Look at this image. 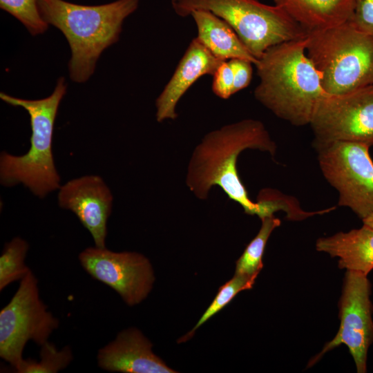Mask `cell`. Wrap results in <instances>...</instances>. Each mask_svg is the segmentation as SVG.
Listing matches in <instances>:
<instances>
[{"label": "cell", "instance_id": "obj_2", "mask_svg": "<svg viewBox=\"0 0 373 373\" xmlns=\"http://www.w3.org/2000/svg\"><path fill=\"white\" fill-rule=\"evenodd\" d=\"M306 37L274 45L255 64L260 82L255 98L291 124H309L320 100L327 94L321 74L307 57Z\"/></svg>", "mask_w": 373, "mask_h": 373}, {"label": "cell", "instance_id": "obj_3", "mask_svg": "<svg viewBox=\"0 0 373 373\" xmlns=\"http://www.w3.org/2000/svg\"><path fill=\"white\" fill-rule=\"evenodd\" d=\"M139 0H117L85 6L64 0H38L42 19L59 29L69 44L71 80L84 83L93 74L103 51L116 43L125 19L134 12Z\"/></svg>", "mask_w": 373, "mask_h": 373}, {"label": "cell", "instance_id": "obj_9", "mask_svg": "<svg viewBox=\"0 0 373 373\" xmlns=\"http://www.w3.org/2000/svg\"><path fill=\"white\" fill-rule=\"evenodd\" d=\"M314 146L336 141L373 144V85L341 94H326L311 122Z\"/></svg>", "mask_w": 373, "mask_h": 373}, {"label": "cell", "instance_id": "obj_18", "mask_svg": "<svg viewBox=\"0 0 373 373\" xmlns=\"http://www.w3.org/2000/svg\"><path fill=\"white\" fill-rule=\"evenodd\" d=\"M262 225L255 238L248 244L236 262V274H259L263 267L262 256L268 238L272 231L280 225V219L274 216L262 220Z\"/></svg>", "mask_w": 373, "mask_h": 373}, {"label": "cell", "instance_id": "obj_26", "mask_svg": "<svg viewBox=\"0 0 373 373\" xmlns=\"http://www.w3.org/2000/svg\"><path fill=\"white\" fill-rule=\"evenodd\" d=\"M363 223L373 227V213L362 220Z\"/></svg>", "mask_w": 373, "mask_h": 373}, {"label": "cell", "instance_id": "obj_10", "mask_svg": "<svg viewBox=\"0 0 373 373\" xmlns=\"http://www.w3.org/2000/svg\"><path fill=\"white\" fill-rule=\"evenodd\" d=\"M371 283L367 275L347 271L339 301L341 324L334 338L308 363L310 367L327 352L345 345L358 373L367 370V351L373 343V307L370 300Z\"/></svg>", "mask_w": 373, "mask_h": 373}, {"label": "cell", "instance_id": "obj_7", "mask_svg": "<svg viewBox=\"0 0 373 373\" xmlns=\"http://www.w3.org/2000/svg\"><path fill=\"white\" fill-rule=\"evenodd\" d=\"M368 142L336 141L315 146L321 171L338 192V206L361 220L373 213V161Z\"/></svg>", "mask_w": 373, "mask_h": 373}, {"label": "cell", "instance_id": "obj_4", "mask_svg": "<svg viewBox=\"0 0 373 373\" xmlns=\"http://www.w3.org/2000/svg\"><path fill=\"white\" fill-rule=\"evenodd\" d=\"M66 90V79L60 77L51 95L43 99H25L0 93L4 102L27 111L32 131L30 146L26 153L14 155L1 153V184L10 187L22 184L39 198L60 188V177L52 153V137L59 106Z\"/></svg>", "mask_w": 373, "mask_h": 373}, {"label": "cell", "instance_id": "obj_12", "mask_svg": "<svg viewBox=\"0 0 373 373\" xmlns=\"http://www.w3.org/2000/svg\"><path fill=\"white\" fill-rule=\"evenodd\" d=\"M113 197L104 180L96 175L68 181L59 189V206L71 211L89 231L97 247H106L107 222Z\"/></svg>", "mask_w": 373, "mask_h": 373}, {"label": "cell", "instance_id": "obj_5", "mask_svg": "<svg viewBox=\"0 0 373 373\" xmlns=\"http://www.w3.org/2000/svg\"><path fill=\"white\" fill-rule=\"evenodd\" d=\"M305 51L327 94L373 85V36L350 22L307 32Z\"/></svg>", "mask_w": 373, "mask_h": 373}, {"label": "cell", "instance_id": "obj_22", "mask_svg": "<svg viewBox=\"0 0 373 373\" xmlns=\"http://www.w3.org/2000/svg\"><path fill=\"white\" fill-rule=\"evenodd\" d=\"M0 8L19 21L32 36L43 34L48 28L40 15L38 0H0Z\"/></svg>", "mask_w": 373, "mask_h": 373}, {"label": "cell", "instance_id": "obj_25", "mask_svg": "<svg viewBox=\"0 0 373 373\" xmlns=\"http://www.w3.org/2000/svg\"><path fill=\"white\" fill-rule=\"evenodd\" d=\"M229 64L233 75V93L245 88L249 86L252 77V66L254 64L247 59L235 58L229 60Z\"/></svg>", "mask_w": 373, "mask_h": 373}, {"label": "cell", "instance_id": "obj_16", "mask_svg": "<svg viewBox=\"0 0 373 373\" xmlns=\"http://www.w3.org/2000/svg\"><path fill=\"white\" fill-rule=\"evenodd\" d=\"M307 32L347 22L354 0H274Z\"/></svg>", "mask_w": 373, "mask_h": 373}, {"label": "cell", "instance_id": "obj_11", "mask_svg": "<svg viewBox=\"0 0 373 373\" xmlns=\"http://www.w3.org/2000/svg\"><path fill=\"white\" fill-rule=\"evenodd\" d=\"M78 258L93 278L115 290L129 306L140 303L152 289L153 269L141 254L115 252L95 246L83 250Z\"/></svg>", "mask_w": 373, "mask_h": 373}, {"label": "cell", "instance_id": "obj_6", "mask_svg": "<svg viewBox=\"0 0 373 373\" xmlns=\"http://www.w3.org/2000/svg\"><path fill=\"white\" fill-rule=\"evenodd\" d=\"M171 4L182 17L196 10H205L221 18L257 59L274 45L307 35L305 30L282 8L258 0H171Z\"/></svg>", "mask_w": 373, "mask_h": 373}, {"label": "cell", "instance_id": "obj_8", "mask_svg": "<svg viewBox=\"0 0 373 373\" xmlns=\"http://www.w3.org/2000/svg\"><path fill=\"white\" fill-rule=\"evenodd\" d=\"M58 327L59 321L40 298L38 280L30 270L0 312L1 358L15 369L29 341L41 346Z\"/></svg>", "mask_w": 373, "mask_h": 373}, {"label": "cell", "instance_id": "obj_23", "mask_svg": "<svg viewBox=\"0 0 373 373\" xmlns=\"http://www.w3.org/2000/svg\"><path fill=\"white\" fill-rule=\"evenodd\" d=\"M348 22L358 30L373 36V0H354Z\"/></svg>", "mask_w": 373, "mask_h": 373}, {"label": "cell", "instance_id": "obj_1", "mask_svg": "<svg viewBox=\"0 0 373 373\" xmlns=\"http://www.w3.org/2000/svg\"><path fill=\"white\" fill-rule=\"evenodd\" d=\"M248 149L268 152L272 157L276 153L275 142L259 120L246 119L208 133L193 152L186 184L200 200L207 199L211 187L218 186L245 213L262 220L276 210L269 198L258 197L257 202H252L239 177L238 157Z\"/></svg>", "mask_w": 373, "mask_h": 373}, {"label": "cell", "instance_id": "obj_17", "mask_svg": "<svg viewBox=\"0 0 373 373\" xmlns=\"http://www.w3.org/2000/svg\"><path fill=\"white\" fill-rule=\"evenodd\" d=\"M190 16L197 28L195 37L215 57L222 61L241 58L256 64L258 59L225 21L205 10H194Z\"/></svg>", "mask_w": 373, "mask_h": 373}, {"label": "cell", "instance_id": "obj_24", "mask_svg": "<svg viewBox=\"0 0 373 373\" xmlns=\"http://www.w3.org/2000/svg\"><path fill=\"white\" fill-rule=\"evenodd\" d=\"M233 75L228 61H222L213 75L212 91L218 97L227 99L233 93Z\"/></svg>", "mask_w": 373, "mask_h": 373}, {"label": "cell", "instance_id": "obj_14", "mask_svg": "<svg viewBox=\"0 0 373 373\" xmlns=\"http://www.w3.org/2000/svg\"><path fill=\"white\" fill-rule=\"evenodd\" d=\"M224 61L215 57L196 37L189 44L173 75L155 101L156 119H175L176 106L188 89L201 77L213 75Z\"/></svg>", "mask_w": 373, "mask_h": 373}, {"label": "cell", "instance_id": "obj_15", "mask_svg": "<svg viewBox=\"0 0 373 373\" xmlns=\"http://www.w3.org/2000/svg\"><path fill=\"white\" fill-rule=\"evenodd\" d=\"M316 249L338 258L339 268L368 275L373 269V227L363 224L359 229L320 238Z\"/></svg>", "mask_w": 373, "mask_h": 373}, {"label": "cell", "instance_id": "obj_19", "mask_svg": "<svg viewBox=\"0 0 373 373\" xmlns=\"http://www.w3.org/2000/svg\"><path fill=\"white\" fill-rule=\"evenodd\" d=\"M28 249V243L20 237L5 244L0 256L1 291L12 283L20 281L30 270L25 263Z\"/></svg>", "mask_w": 373, "mask_h": 373}, {"label": "cell", "instance_id": "obj_13", "mask_svg": "<svg viewBox=\"0 0 373 373\" xmlns=\"http://www.w3.org/2000/svg\"><path fill=\"white\" fill-rule=\"evenodd\" d=\"M152 343L138 329L119 332L98 350L97 361L104 370L123 373H174L152 350Z\"/></svg>", "mask_w": 373, "mask_h": 373}, {"label": "cell", "instance_id": "obj_20", "mask_svg": "<svg viewBox=\"0 0 373 373\" xmlns=\"http://www.w3.org/2000/svg\"><path fill=\"white\" fill-rule=\"evenodd\" d=\"M258 274L245 275L235 274L231 280L220 287L215 298L194 327L186 335L181 337L178 342L179 343H184L192 338L198 328L226 307L239 292L251 289Z\"/></svg>", "mask_w": 373, "mask_h": 373}, {"label": "cell", "instance_id": "obj_21", "mask_svg": "<svg viewBox=\"0 0 373 373\" xmlns=\"http://www.w3.org/2000/svg\"><path fill=\"white\" fill-rule=\"evenodd\" d=\"M73 358L70 346L58 350L48 341L41 345L39 361L23 358L15 370L19 373H57L65 369Z\"/></svg>", "mask_w": 373, "mask_h": 373}]
</instances>
